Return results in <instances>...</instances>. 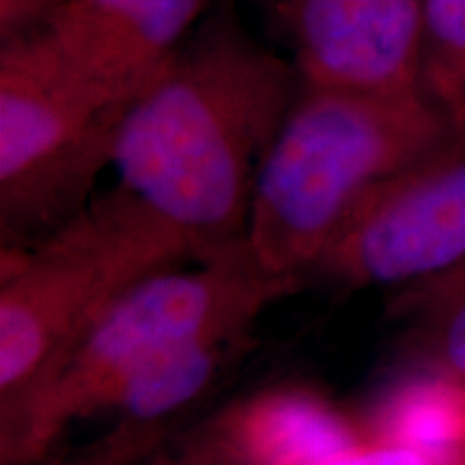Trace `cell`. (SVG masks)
Segmentation results:
<instances>
[{"mask_svg":"<svg viewBox=\"0 0 465 465\" xmlns=\"http://www.w3.org/2000/svg\"><path fill=\"white\" fill-rule=\"evenodd\" d=\"M300 287L267 272L248 240L141 278L104 308L25 399L0 411V461L48 455L74 422L106 411L151 360L209 336L250 334L272 302Z\"/></svg>","mask_w":465,"mask_h":465,"instance_id":"obj_2","label":"cell"},{"mask_svg":"<svg viewBox=\"0 0 465 465\" xmlns=\"http://www.w3.org/2000/svg\"><path fill=\"white\" fill-rule=\"evenodd\" d=\"M61 5L63 0H0V37L7 42L39 31Z\"/></svg>","mask_w":465,"mask_h":465,"instance_id":"obj_16","label":"cell"},{"mask_svg":"<svg viewBox=\"0 0 465 465\" xmlns=\"http://www.w3.org/2000/svg\"><path fill=\"white\" fill-rule=\"evenodd\" d=\"M127 106L108 102L39 31L0 50V246H35L89 207Z\"/></svg>","mask_w":465,"mask_h":465,"instance_id":"obj_5","label":"cell"},{"mask_svg":"<svg viewBox=\"0 0 465 465\" xmlns=\"http://www.w3.org/2000/svg\"><path fill=\"white\" fill-rule=\"evenodd\" d=\"M207 0H63L44 31L63 61L127 106L182 50Z\"/></svg>","mask_w":465,"mask_h":465,"instance_id":"obj_8","label":"cell"},{"mask_svg":"<svg viewBox=\"0 0 465 465\" xmlns=\"http://www.w3.org/2000/svg\"><path fill=\"white\" fill-rule=\"evenodd\" d=\"M465 261V119L449 141L377 183L306 278L342 291L405 289Z\"/></svg>","mask_w":465,"mask_h":465,"instance_id":"obj_6","label":"cell"},{"mask_svg":"<svg viewBox=\"0 0 465 465\" xmlns=\"http://www.w3.org/2000/svg\"><path fill=\"white\" fill-rule=\"evenodd\" d=\"M424 84L457 119L465 116V0L424 5Z\"/></svg>","mask_w":465,"mask_h":465,"instance_id":"obj_13","label":"cell"},{"mask_svg":"<svg viewBox=\"0 0 465 465\" xmlns=\"http://www.w3.org/2000/svg\"><path fill=\"white\" fill-rule=\"evenodd\" d=\"M330 465H433L420 452L392 444H369L356 455H349Z\"/></svg>","mask_w":465,"mask_h":465,"instance_id":"obj_17","label":"cell"},{"mask_svg":"<svg viewBox=\"0 0 465 465\" xmlns=\"http://www.w3.org/2000/svg\"><path fill=\"white\" fill-rule=\"evenodd\" d=\"M394 311L410 325L407 371L465 381V261L444 274L399 289Z\"/></svg>","mask_w":465,"mask_h":465,"instance_id":"obj_12","label":"cell"},{"mask_svg":"<svg viewBox=\"0 0 465 465\" xmlns=\"http://www.w3.org/2000/svg\"><path fill=\"white\" fill-rule=\"evenodd\" d=\"M250 334L209 336L185 342L138 369L114 394L108 410L114 420L179 424L182 414L216 386Z\"/></svg>","mask_w":465,"mask_h":465,"instance_id":"obj_11","label":"cell"},{"mask_svg":"<svg viewBox=\"0 0 465 465\" xmlns=\"http://www.w3.org/2000/svg\"><path fill=\"white\" fill-rule=\"evenodd\" d=\"M455 127L429 91L383 97L302 86L254 182L246 240L261 265L304 282L351 209Z\"/></svg>","mask_w":465,"mask_h":465,"instance_id":"obj_3","label":"cell"},{"mask_svg":"<svg viewBox=\"0 0 465 465\" xmlns=\"http://www.w3.org/2000/svg\"><path fill=\"white\" fill-rule=\"evenodd\" d=\"M362 429L369 444L403 446L433 465H465V381L407 371Z\"/></svg>","mask_w":465,"mask_h":465,"instance_id":"obj_10","label":"cell"},{"mask_svg":"<svg viewBox=\"0 0 465 465\" xmlns=\"http://www.w3.org/2000/svg\"><path fill=\"white\" fill-rule=\"evenodd\" d=\"M205 424L226 465H330L369 446L334 401L300 383L248 394Z\"/></svg>","mask_w":465,"mask_h":465,"instance_id":"obj_9","label":"cell"},{"mask_svg":"<svg viewBox=\"0 0 465 465\" xmlns=\"http://www.w3.org/2000/svg\"><path fill=\"white\" fill-rule=\"evenodd\" d=\"M302 89L293 63L224 17L201 28L127 108L119 188L194 261L246 240L254 182Z\"/></svg>","mask_w":465,"mask_h":465,"instance_id":"obj_1","label":"cell"},{"mask_svg":"<svg viewBox=\"0 0 465 465\" xmlns=\"http://www.w3.org/2000/svg\"><path fill=\"white\" fill-rule=\"evenodd\" d=\"M302 86L403 97L424 84L427 0H276Z\"/></svg>","mask_w":465,"mask_h":465,"instance_id":"obj_7","label":"cell"},{"mask_svg":"<svg viewBox=\"0 0 465 465\" xmlns=\"http://www.w3.org/2000/svg\"><path fill=\"white\" fill-rule=\"evenodd\" d=\"M272 3H276V0H272Z\"/></svg>","mask_w":465,"mask_h":465,"instance_id":"obj_18","label":"cell"},{"mask_svg":"<svg viewBox=\"0 0 465 465\" xmlns=\"http://www.w3.org/2000/svg\"><path fill=\"white\" fill-rule=\"evenodd\" d=\"M141 465H226V461L212 433L203 424L190 433L174 435Z\"/></svg>","mask_w":465,"mask_h":465,"instance_id":"obj_15","label":"cell"},{"mask_svg":"<svg viewBox=\"0 0 465 465\" xmlns=\"http://www.w3.org/2000/svg\"><path fill=\"white\" fill-rule=\"evenodd\" d=\"M192 261L119 188L35 246L3 250L0 411L25 399L121 291Z\"/></svg>","mask_w":465,"mask_h":465,"instance_id":"obj_4","label":"cell"},{"mask_svg":"<svg viewBox=\"0 0 465 465\" xmlns=\"http://www.w3.org/2000/svg\"><path fill=\"white\" fill-rule=\"evenodd\" d=\"M179 424H147L114 420L106 433L83 449L67 455H44L11 465H141L166 441H171Z\"/></svg>","mask_w":465,"mask_h":465,"instance_id":"obj_14","label":"cell"}]
</instances>
